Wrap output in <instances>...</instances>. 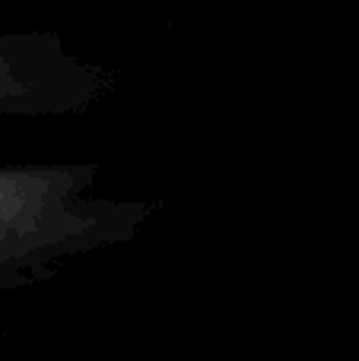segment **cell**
Here are the masks:
<instances>
[{"label": "cell", "instance_id": "7a4b0ae2", "mask_svg": "<svg viewBox=\"0 0 359 361\" xmlns=\"http://www.w3.org/2000/svg\"><path fill=\"white\" fill-rule=\"evenodd\" d=\"M118 70L73 54L61 32H0V121H57L93 111Z\"/></svg>", "mask_w": 359, "mask_h": 361}, {"label": "cell", "instance_id": "6da1fadb", "mask_svg": "<svg viewBox=\"0 0 359 361\" xmlns=\"http://www.w3.org/2000/svg\"><path fill=\"white\" fill-rule=\"evenodd\" d=\"M99 178L93 162L0 165V298L131 244L159 212V200L99 193Z\"/></svg>", "mask_w": 359, "mask_h": 361}]
</instances>
